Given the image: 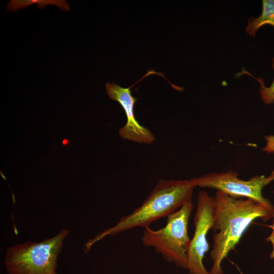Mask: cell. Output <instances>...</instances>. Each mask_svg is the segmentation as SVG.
I'll use <instances>...</instances> for the list:
<instances>
[{
	"label": "cell",
	"mask_w": 274,
	"mask_h": 274,
	"mask_svg": "<svg viewBox=\"0 0 274 274\" xmlns=\"http://www.w3.org/2000/svg\"><path fill=\"white\" fill-rule=\"evenodd\" d=\"M35 4L40 9L44 8L48 5H53L64 11H68L70 9V4L64 0H11L8 2L6 9L14 12Z\"/></svg>",
	"instance_id": "cell-9"
},
{
	"label": "cell",
	"mask_w": 274,
	"mask_h": 274,
	"mask_svg": "<svg viewBox=\"0 0 274 274\" xmlns=\"http://www.w3.org/2000/svg\"><path fill=\"white\" fill-rule=\"evenodd\" d=\"M70 230L62 229L39 242L26 241L8 248L4 263L8 274H57L58 257Z\"/></svg>",
	"instance_id": "cell-3"
},
{
	"label": "cell",
	"mask_w": 274,
	"mask_h": 274,
	"mask_svg": "<svg viewBox=\"0 0 274 274\" xmlns=\"http://www.w3.org/2000/svg\"><path fill=\"white\" fill-rule=\"evenodd\" d=\"M195 187L191 179H160L142 204L122 217L113 227L100 232L85 244V251L108 236H113L138 227H149L154 221L167 217L192 200Z\"/></svg>",
	"instance_id": "cell-2"
},
{
	"label": "cell",
	"mask_w": 274,
	"mask_h": 274,
	"mask_svg": "<svg viewBox=\"0 0 274 274\" xmlns=\"http://www.w3.org/2000/svg\"><path fill=\"white\" fill-rule=\"evenodd\" d=\"M192 200L167 217L166 225L157 230L144 228L141 240L146 247L153 248L167 261L187 269L190 239L188 234Z\"/></svg>",
	"instance_id": "cell-4"
},
{
	"label": "cell",
	"mask_w": 274,
	"mask_h": 274,
	"mask_svg": "<svg viewBox=\"0 0 274 274\" xmlns=\"http://www.w3.org/2000/svg\"><path fill=\"white\" fill-rule=\"evenodd\" d=\"M149 75L147 73L136 83ZM136 83L129 87L124 88L116 83L108 82L106 84V90L110 98L118 102L126 117L125 124L119 130L121 138L139 143L149 144L154 141V135L148 128L139 123L134 113L137 98L132 96L130 88Z\"/></svg>",
	"instance_id": "cell-7"
},
{
	"label": "cell",
	"mask_w": 274,
	"mask_h": 274,
	"mask_svg": "<svg viewBox=\"0 0 274 274\" xmlns=\"http://www.w3.org/2000/svg\"><path fill=\"white\" fill-rule=\"evenodd\" d=\"M214 209V197L205 191H200L193 220L194 232L188 252L187 269L190 274H210L203 265V259L209 249L207 235L213 226Z\"/></svg>",
	"instance_id": "cell-6"
},
{
	"label": "cell",
	"mask_w": 274,
	"mask_h": 274,
	"mask_svg": "<svg viewBox=\"0 0 274 274\" xmlns=\"http://www.w3.org/2000/svg\"><path fill=\"white\" fill-rule=\"evenodd\" d=\"M274 218V206L251 199L230 196L217 191L214 197L215 232L210 257L213 264L210 274H223L221 263L233 250L250 225L256 219L268 221Z\"/></svg>",
	"instance_id": "cell-1"
},
{
	"label": "cell",
	"mask_w": 274,
	"mask_h": 274,
	"mask_svg": "<svg viewBox=\"0 0 274 274\" xmlns=\"http://www.w3.org/2000/svg\"><path fill=\"white\" fill-rule=\"evenodd\" d=\"M266 145L263 150L268 153H274V135H270L265 136Z\"/></svg>",
	"instance_id": "cell-11"
},
{
	"label": "cell",
	"mask_w": 274,
	"mask_h": 274,
	"mask_svg": "<svg viewBox=\"0 0 274 274\" xmlns=\"http://www.w3.org/2000/svg\"><path fill=\"white\" fill-rule=\"evenodd\" d=\"M265 24L274 27V0L262 1L261 14L258 17L249 19L246 31L248 35L254 37L257 31Z\"/></svg>",
	"instance_id": "cell-8"
},
{
	"label": "cell",
	"mask_w": 274,
	"mask_h": 274,
	"mask_svg": "<svg viewBox=\"0 0 274 274\" xmlns=\"http://www.w3.org/2000/svg\"><path fill=\"white\" fill-rule=\"evenodd\" d=\"M272 68L274 70V58H272ZM239 74H248L256 79L260 85L259 92L261 98L264 104L269 105L274 102V80L270 86L267 87L265 86L262 78H257L247 71L243 70Z\"/></svg>",
	"instance_id": "cell-10"
},
{
	"label": "cell",
	"mask_w": 274,
	"mask_h": 274,
	"mask_svg": "<svg viewBox=\"0 0 274 274\" xmlns=\"http://www.w3.org/2000/svg\"><path fill=\"white\" fill-rule=\"evenodd\" d=\"M195 187L216 189L230 196L251 199L271 205L262 195L264 187L274 181V170L268 177L256 176L249 180H242L234 171L212 173L191 179Z\"/></svg>",
	"instance_id": "cell-5"
}]
</instances>
